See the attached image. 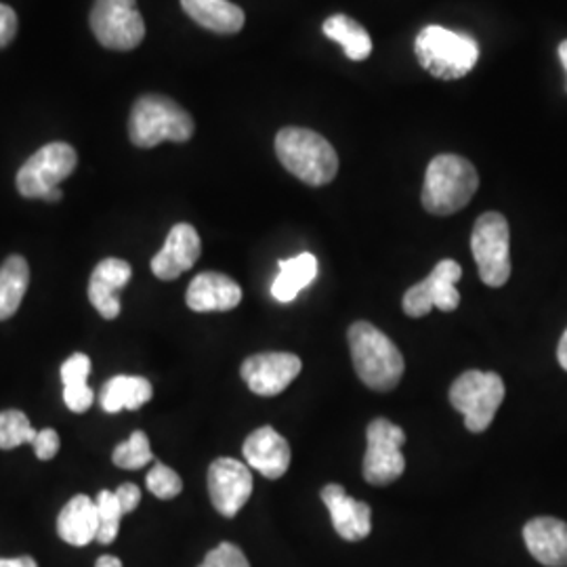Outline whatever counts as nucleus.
Instances as JSON below:
<instances>
[{
    "label": "nucleus",
    "instance_id": "9",
    "mask_svg": "<svg viewBox=\"0 0 567 567\" xmlns=\"http://www.w3.org/2000/svg\"><path fill=\"white\" fill-rule=\"evenodd\" d=\"M364 480L372 486H389L402 477L405 458L404 429L393 425L386 419H374L365 431Z\"/></svg>",
    "mask_w": 567,
    "mask_h": 567
},
{
    "label": "nucleus",
    "instance_id": "22",
    "mask_svg": "<svg viewBox=\"0 0 567 567\" xmlns=\"http://www.w3.org/2000/svg\"><path fill=\"white\" fill-rule=\"evenodd\" d=\"M280 271L271 284V297L278 303H292L299 292L318 278V259L311 252H301L292 259H282Z\"/></svg>",
    "mask_w": 567,
    "mask_h": 567
},
{
    "label": "nucleus",
    "instance_id": "32",
    "mask_svg": "<svg viewBox=\"0 0 567 567\" xmlns=\"http://www.w3.org/2000/svg\"><path fill=\"white\" fill-rule=\"evenodd\" d=\"M34 452L41 461H51L60 452V435L53 429H42L34 440Z\"/></svg>",
    "mask_w": 567,
    "mask_h": 567
},
{
    "label": "nucleus",
    "instance_id": "17",
    "mask_svg": "<svg viewBox=\"0 0 567 567\" xmlns=\"http://www.w3.org/2000/svg\"><path fill=\"white\" fill-rule=\"evenodd\" d=\"M243 452L248 466L267 480H280L290 466V446L271 426H261L250 433L244 442Z\"/></svg>",
    "mask_w": 567,
    "mask_h": 567
},
{
    "label": "nucleus",
    "instance_id": "38",
    "mask_svg": "<svg viewBox=\"0 0 567 567\" xmlns=\"http://www.w3.org/2000/svg\"><path fill=\"white\" fill-rule=\"evenodd\" d=\"M559 60H561V65H564V70H566L567 74V41L561 42L559 44ZM566 91H567V76H566Z\"/></svg>",
    "mask_w": 567,
    "mask_h": 567
},
{
    "label": "nucleus",
    "instance_id": "24",
    "mask_svg": "<svg viewBox=\"0 0 567 567\" xmlns=\"http://www.w3.org/2000/svg\"><path fill=\"white\" fill-rule=\"evenodd\" d=\"M89 374H91V360L84 353H74L70 360H65L61 365L63 402L76 414L86 412L95 402L93 389L86 385Z\"/></svg>",
    "mask_w": 567,
    "mask_h": 567
},
{
    "label": "nucleus",
    "instance_id": "3",
    "mask_svg": "<svg viewBox=\"0 0 567 567\" xmlns=\"http://www.w3.org/2000/svg\"><path fill=\"white\" fill-rule=\"evenodd\" d=\"M480 187L475 166L463 156L440 154L426 166L423 206L426 213L446 217L463 210Z\"/></svg>",
    "mask_w": 567,
    "mask_h": 567
},
{
    "label": "nucleus",
    "instance_id": "23",
    "mask_svg": "<svg viewBox=\"0 0 567 567\" xmlns=\"http://www.w3.org/2000/svg\"><path fill=\"white\" fill-rule=\"evenodd\" d=\"M154 395L152 383L143 377H114L103 385L100 404L107 414L121 410H140Z\"/></svg>",
    "mask_w": 567,
    "mask_h": 567
},
{
    "label": "nucleus",
    "instance_id": "35",
    "mask_svg": "<svg viewBox=\"0 0 567 567\" xmlns=\"http://www.w3.org/2000/svg\"><path fill=\"white\" fill-rule=\"evenodd\" d=\"M0 567H39L32 557H16V559H0Z\"/></svg>",
    "mask_w": 567,
    "mask_h": 567
},
{
    "label": "nucleus",
    "instance_id": "10",
    "mask_svg": "<svg viewBox=\"0 0 567 567\" xmlns=\"http://www.w3.org/2000/svg\"><path fill=\"white\" fill-rule=\"evenodd\" d=\"M91 30L105 49H135L145 37V23L137 11V0H95L91 11Z\"/></svg>",
    "mask_w": 567,
    "mask_h": 567
},
{
    "label": "nucleus",
    "instance_id": "8",
    "mask_svg": "<svg viewBox=\"0 0 567 567\" xmlns=\"http://www.w3.org/2000/svg\"><path fill=\"white\" fill-rule=\"evenodd\" d=\"M79 163L76 150L68 143H49L32 154L18 173V189L23 198L44 200L68 179Z\"/></svg>",
    "mask_w": 567,
    "mask_h": 567
},
{
    "label": "nucleus",
    "instance_id": "6",
    "mask_svg": "<svg viewBox=\"0 0 567 567\" xmlns=\"http://www.w3.org/2000/svg\"><path fill=\"white\" fill-rule=\"evenodd\" d=\"M505 381L496 372L466 370L450 389V402L465 416L471 433H484L505 400Z\"/></svg>",
    "mask_w": 567,
    "mask_h": 567
},
{
    "label": "nucleus",
    "instance_id": "15",
    "mask_svg": "<svg viewBox=\"0 0 567 567\" xmlns=\"http://www.w3.org/2000/svg\"><path fill=\"white\" fill-rule=\"evenodd\" d=\"M322 501H324L332 526L337 534L347 540V543H358L364 540L365 536L372 529V511L370 507L351 498L343 486L339 484H328L322 489Z\"/></svg>",
    "mask_w": 567,
    "mask_h": 567
},
{
    "label": "nucleus",
    "instance_id": "13",
    "mask_svg": "<svg viewBox=\"0 0 567 567\" xmlns=\"http://www.w3.org/2000/svg\"><path fill=\"white\" fill-rule=\"evenodd\" d=\"M301 360L295 353H257L244 360L240 374L244 383L257 395L274 398L280 395L284 389L299 377Z\"/></svg>",
    "mask_w": 567,
    "mask_h": 567
},
{
    "label": "nucleus",
    "instance_id": "28",
    "mask_svg": "<svg viewBox=\"0 0 567 567\" xmlns=\"http://www.w3.org/2000/svg\"><path fill=\"white\" fill-rule=\"evenodd\" d=\"M112 461H114V465L126 468V471H137V468L150 465L154 461V454H152L147 435L143 431H135L124 444L116 446L112 454Z\"/></svg>",
    "mask_w": 567,
    "mask_h": 567
},
{
    "label": "nucleus",
    "instance_id": "12",
    "mask_svg": "<svg viewBox=\"0 0 567 567\" xmlns=\"http://www.w3.org/2000/svg\"><path fill=\"white\" fill-rule=\"evenodd\" d=\"M208 494L224 517H236L252 494V473L236 458H217L208 468Z\"/></svg>",
    "mask_w": 567,
    "mask_h": 567
},
{
    "label": "nucleus",
    "instance_id": "25",
    "mask_svg": "<svg viewBox=\"0 0 567 567\" xmlns=\"http://www.w3.org/2000/svg\"><path fill=\"white\" fill-rule=\"evenodd\" d=\"M30 284V267L20 255H11L0 267V322L13 318Z\"/></svg>",
    "mask_w": 567,
    "mask_h": 567
},
{
    "label": "nucleus",
    "instance_id": "7",
    "mask_svg": "<svg viewBox=\"0 0 567 567\" xmlns=\"http://www.w3.org/2000/svg\"><path fill=\"white\" fill-rule=\"evenodd\" d=\"M471 250L482 282L501 288L511 278V231L501 213H484L473 227Z\"/></svg>",
    "mask_w": 567,
    "mask_h": 567
},
{
    "label": "nucleus",
    "instance_id": "39",
    "mask_svg": "<svg viewBox=\"0 0 567 567\" xmlns=\"http://www.w3.org/2000/svg\"><path fill=\"white\" fill-rule=\"evenodd\" d=\"M44 200H47V203H58V200H61L60 187H58V189H53V192H51V194H49Z\"/></svg>",
    "mask_w": 567,
    "mask_h": 567
},
{
    "label": "nucleus",
    "instance_id": "14",
    "mask_svg": "<svg viewBox=\"0 0 567 567\" xmlns=\"http://www.w3.org/2000/svg\"><path fill=\"white\" fill-rule=\"evenodd\" d=\"M203 243L196 227L189 224H177L166 236L161 252L152 259V271L158 280L171 282L182 274L189 271L200 259Z\"/></svg>",
    "mask_w": 567,
    "mask_h": 567
},
{
    "label": "nucleus",
    "instance_id": "18",
    "mask_svg": "<svg viewBox=\"0 0 567 567\" xmlns=\"http://www.w3.org/2000/svg\"><path fill=\"white\" fill-rule=\"evenodd\" d=\"M131 276V265L116 257L103 259L102 264L95 267L89 280V301L105 320H116L121 316L118 292L128 284Z\"/></svg>",
    "mask_w": 567,
    "mask_h": 567
},
{
    "label": "nucleus",
    "instance_id": "21",
    "mask_svg": "<svg viewBox=\"0 0 567 567\" xmlns=\"http://www.w3.org/2000/svg\"><path fill=\"white\" fill-rule=\"evenodd\" d=\"M183 11L210 32L236 34L244 28V11L229 0H182Z\"/></svg>",
    "mask_w": 567,
    "mask_h": 567
},
{
    "label": "nucleus",
    "instance_id": "26",
    "mask_svg": "<svg viewBox=\"0 0 567 567\" xmlns=\"http://www.w3.org/2000/svg\"><path fill=\"white\" fill-rule=\"evenodd\" d=\"M322 30L330 41L339 42L343 47L344 55L349 60L364 61L370 58L372 41L362 23L347 18L343 13H337L324 21Z\"/></svg>",
    "mask_w": 567,
    "mask_h": 567
},
{
    "label": "nucleus",
    "instance_id": "2",
    "mask_svg": "<svg viewBox=\"0 0 567 567\" xmlns=\"http://www.w3.org/2000/svg\"><path fill=\"white\" fill-rule=\"evenodd\" d=\"M276 154L288 173L311 187H322L339 173L334 147L320 133L309 128H282L276 137Z\"/></svg>",
    "mask_w": 567,
    "mask_h": 567
},
{
    "label": "nucleus",
    "instance_id": "19",
    "mask_svg": "<svg viewBox=\"0 0 567 567\" xmlns=\"http://www.w3.org/2000/svg\"><path fill=\"white\" fill-rule=\"evenodd\" d=\"M532 557L547 567H567V524L555 517H536L524 527Z\"/></svg>",
    "mask_w": 567,
    "mask_h": 567
},
{
    "label": "nucleus",
    "instance_id": "34",
    "mask_svg": "<svg viewBox=\"0 0 567 567\" xmlns=\"http://www.w3.org/2000/svg\"><path fill=\"white\" fill-rule=\"evenodd\" d=\"M116 498H118L122 513L128 515V513H133L135 508L140 507V503H142V489L135 486V484H122V486L116 489Z\"/></svg>",
    "mask_w": 567,
    "mask_h": 567
},
{
    "label": "nucleus",
    "instance_id": "29",
    "mask_svg": "<svg viewBox=\"0 0 567 567\" xmlns=\"http://www.w3.org/2000/svg\"><path fill=\"white\" fill-rule=\"evenodd\" d=\"M97 513H100V532H97V543L110 545L116 540L121 532V519L124 517L116 492L102 489L97 496Z\"/></svg>",
    "mask_w": 567,
    "mask_h": 567
},
{
    "label": "nucleus",
    "instance_id": "20",
    "mask_svg": "<svg viewBox=\"0 0 567 567\" xmlns=\"http://www.w3.org/2000/svg\"><path fill=\"white\" fill-rule=\"evenodd\" d=\"M100 532V513L97 503L89 496H74L58 517V534L72 547H86L97 540Z\"/></svg>",
    "mask_w": 567,
    "mask_h": 567
},
{
    "label": "nucleus",
    "instance_id": "16",
    "mask_svg": "<svg viewBox=\"0 0 567 567\" xmlns=\"http://www.w3.org/2000/svg\"><path fill=\"white\" fill-rule=\"evenodd\" d=\"M187 307L198 313L231 311L243 301V288L219 271H204L187 286Z\"/></svg>",
    "mask_w": 567,
    "mask_h": 567
},
{
    "label": "nucleus",
    "instance_id": "27",
    "mask_svg": "<svg viewBox=\"0 0 567 567\" xmlns=\"http://www.w3.org/2000/svg\"><path fill=\"white\" fill-rule=\"evenodd\" d=\"M39 431L30 425L28 416L21 410L0 412V450H13L23 444H34Z\"/></svg>",
    "mask_w": 567,
    "mask_h": 567
},
{
    "label": "nucleus",
    "instance_id": "36",
    "mask_svg": "<svg viewBox=\"0 0 567 567\" xmlns=\"http://www.w3.org/2000/svg\"><path fill=\"white\" fill-rule=\"evenodd\" d=\"M557 358H559V364L564 365V370L567 372V330L559 341V349H557Z\"/></svg>",
    "mask_w": 567,
    "mask_h": 567
},
{
    "label": "nucleus",
    "instance_id": "5",
    "mask_svg": "<svg viewBox=\"0 0 567 567\" xmlns=\"http://www.w3.org/2000/svg\"><path fill=\"white\" fill-rule=\"evenodd\" d=\"M194 135V121L182 105L164 95L140 97L128 121V137L137 147H156L158 143L189 142Z\"/></svg>",
    "mask_w": 567,
    "mask_h": 567
},
{
    "label": "nucleus",
    "instance_id": "1",
    "mask_svg": "<svg viewBox=\"0 0 567 567\" xmlns=\"http://www.w3.org/2000/svg\"><path fill=\"white\" fill-rule=\"evenodd\" d=\"M351 360L365 386L374 391H391L404 377V358L395 343L377 326L355 322L347 332Z\"/></svg>",
    "mask_w": 567,
    "mask_h": 567
},
{
    "label": "nucleus",
    "instance_id": "37",
    "mask_svg": "<svg viewBox=\"0 0 567 567\" xmlns=\"http://www.w3.org/2000/svg\"><path fill=\"white\" fill-rule=\"evenodd\" d=\"M95 567H122V564L118 557H112V555H103V557L97 559Z\"/></svg>",
    "mask_w": 567,
    "mask_h": 567
},
{
    "label": "nucleus",
    "instance_id": "30",
    "mask_svg": "<svg viewBox=\"0 0 567 567\" xmlns=\"http://www.w3.org/2000/svg\"><path fill=\"white\" fill-rule=\"evenodd\" d=\"M145 484H147V489L161 501H171V498L179 496L183 489L182 477L171 466L163 465V463L152 466V471L145 477Z\"/></svg>",
    "mask_w": 567,
    "mask_h": 567
},
{
    "label": "nucleus",
    "instance_id": "31",
    "mask_svg": "<svg viewBox=\"0 0 567 567\" xmlns=\"http://www.w3.org/2000/svg\"><path fill=\"white\" fill-rule=\"evenodd\" d=\"M200 567H250L243 548L231 545V543H221L219 547L213 548L206 557H204Z\"/></svg>",
    "mask_w": 567,
    "mask_h": 567
},
{
    "label": "nucleus",
    "instance_id": "11",
    "mask_svg": "<svg viewBox=\"0 0 567 567\" xmlns=\"http://www.w3.org/2000/svg\"><path fill=\"white\" fill-rule=\"evenodd\" d=\"M463 276V267L444 259L433 267L429 278L414 284L404 295V311L410 318H425L431 309L454 311L461 303V292L456 282Z\"/></svg>",
    "mask_w": 567,
    "mask_h": 567
},
{
    "label": "nucleus",
    "instance_id": "4",
    "mask_svg": "<svg viewBox=\"0 0 567 567\" xmlns=\"http://www.w3.org/2000/svg\"><path fill=\"white\" fill-rule=\"evenodd\" d=\"M414 51L419 63L440 81L463 79L480 60V44L473 37L442 25H426L416 37Z\"/></svg>",
    "mask_w": 567,
    "mask_h": 567
},
{
    "label": "nucleus",
    "instance_id": "33",
    "mask_svg": "<svg viewBox=\"0 0 567 567\" xmlns=\"http://www.w3.org/2000/svg\"><path fill=\"white\" fill-rule=\"evenodd\" d=\"M18 34V16L9 4L0 2V49L7 47Z\"/></svg>",
    "mask_w": 567,
    "mask_h": 567
}]
</instances>
